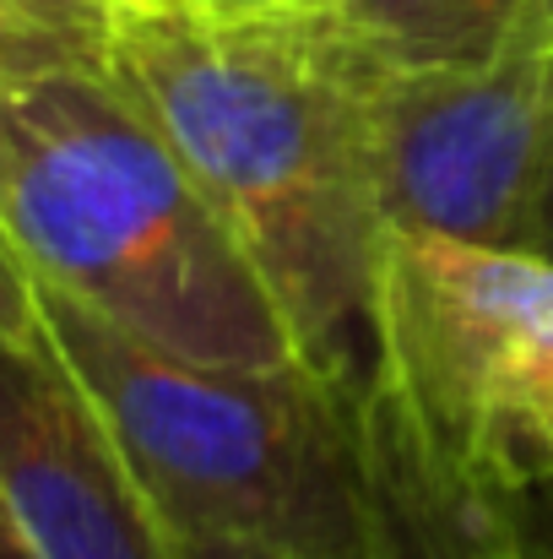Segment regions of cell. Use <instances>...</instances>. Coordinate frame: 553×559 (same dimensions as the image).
I'll use <instances>...</instances> for the list:
<instances>
[{
	"mask_svg": "<svg viewBox=\"0 0 553 559\" xmlns=\"http://www.w3.org/2000/svg\"><path fill=\"white\" fill-rule=\"evenodd\" d=\"M104 66L266 277L299 359L369 391L385 223L364 44L321 5L115 0Z\"/></svg>",
	"mask_w": 553,
	"mask_h": 559,
	"instance_id": "obj_1",
	"label": "cell"
},
{
	"mask_svg": "<svg viewBox=\"0 0 553 559\" xmlns=\"http://www.w3.org/2000/svg\"><path fill=\"white\" fill-rule=\"evenodd\" d=\"M0 239L38 283L190 365H304L266 277L109 66L0 93Z\"/></svg>",
	"mask_w": 553,
	"mask_h": 559,
	"instance_id": "obj_2",
	"label": "cell"
},
{
	"mask_svg": "<svg viewBox=\"0 0 553 559\" xmlns=\"http://www.w3.org/2000/svg\"><path fill=\"white\" fill-rule=\"evenodd\" d=\"M27 288L49 343L104 413L175 538H223L272 559H380L364 391L332 385L310 365H190L33 272Z\"/></svg>",
	"mask_w": 553,
	"mask_h": 559,
	"instance_id": "obj_3",
	"label": "cell"
},
{
	"mask_svg": "<svg viewBox=\"0 0 553 559\" xmlns=\"http://www.w3.org/2000/svg\"><path fill=\"white\" fill-rule=\"evenodd\" d=\"M374 385L467 489H553V261L385 234Z\"/></svg>",
	"mask_w": 553,
	"mask_h": 559,
	"instance_id": "obj_4",
	"label": "cell"
},
{
	"mask_svg": "<svg viewBox=\"0 0 553 559\" xmlns=\"http://www.w3.org/2000/svg\"><path fill=\"white\" fill-rule=\"evenodd\" d=\"M364 115L385 234L532 255L553 44H521L478 66H407L369 49Z\"/></svg>",
	"mask_w": 553,
	"mask_h": 559,
	"instance_id": "obj_5",
	"label": "cell"
},
{
	"mask_svg": "<svg viewBox=\"0 0 553 559\" xmlns=\"http://www.w3.org/2000/svg\"><path fill=\"white\" fill-rule=\"evenodd\" d=\"M0 500L38 559H184L0 239Z\"/></svg>",
	"mask_w": 553,
	"mask_h": 559,
	"instance_id": "obj_6",
	"label": "cell"
},
{
	"mask_svg": "<svg viewBox=\"0 0 553 559\" xmlns=\"http://www.w3.org/2000/svg\"><path fill=\"white\" fill-rule=\"evenodd\" d=\"M364 462L374 495V544L380 559H505L500 506L456 484L401 424L380 385L359 402Z\"/></svg>",
	"mask_w": 553,
	"mask_h": 559,
	"instance_id": "obj_7",
	"label": "cell"
},
{
	"mask_svg": "<svg viewBox=\"0 0 553 559\" xmlns=\"http://www.w3.org/2000/svg\"><path fill=\"white\" fill-rule=\"evenodd\" d=\"M364 49L407 66H478L553 44V0H326Z\"/></svg>",
	"mask_w": 553,
	"mask_h": 559,
	"instance_id": "obj_8",
	"label": "cell"
},
{
	"mask_svg": "<svg viewBox=\"0 0 553 559\" xmlns=\"http://www.w3.org/2000/svg\"><path fill=\"white\" fill-rule=\"evenodd\" d=\"M115 0H0V93L109 60Z\"/></svg>",
	"mask_w": 553,
	"mask_h": 559,
	"instance_id": "obj_9",
	"label": "cell"
},
{
	"mask_svg": "<svg viewBox=\"0 0 553 559\" xmlns=\"http://www.w3.org/2000/svg\"><path fill=\"white\" fill-rule=\"evenodd\" d=\"M494 506H500V527H505V559H553V533L521 500H494Z\"/></svg>",
	"mask_w": 553,
	"mask_h": 559,
	"instance_id": "obj_10",
	"label": "cell"
},
{
	"mask_svg": "<svg viewBox=\"0 0 553 559\" xmlns=\"http://www.w3.org/2000/svg\"><path fill=\"white\" fill-rule=\"evenodd\" d=\"M532 255L553 261V115H549V147H543V180H538V206H532Z\"/></svg>",
	"mask_w": 553,
	"mask_h": 559,
	"instance_id": "obj_11",
	"label": "cell"
},
{
	"mask_svg": "<svg viewBox=\"0 0 553 559\" xmlns=\"http://www.w3.org/2000/svg\"><path fill=\"white\" fill-rule=\"evenodd\" d=\"M184 559H272L261 549H244V544H223V538H180Z\"/></svg>",
	"mask_w": 553,
	"mask_h": 559,
	"instance_id": "obj_12",
	"label": "cell"
},
{
	"mask_svg": "<svg viewBox=\"0 0 553 559\" xmlns=\"http://www.w3.org/2000/svg\"><path fill=\"white\" fill-rule=\"evenodd\" d=\"M0 559H38V549L27 544V533L16 527V516L5 511V500H0Z\"/></svg>",
	"mask_w": 553,
	"mask_h": 559,
	"instance_id": "obj_13",
	"label": "cell"
},
{
	"mask_svg": "<svg viewBox=\"0 0 553 559\" xmlns=\"http://www.w3.org/2000/svg\"><path fill=\"white\" fill-rule=\"evenodd\" d=\"M516 500H521V506H527V511L553 533V489H532V495H516Z\"/></svg>",
	"mask_w": 553,
	"mask_h": 559,
	"instance_id": "obj_14",
	"label": "cell"
},
{
	"mask_svg": "<svg viewBox=\"0 0 553 559\" xmlns=\"http://www.w3.org/2000/svg\"><path fill=\"white\" fill-rule=\"evenodd\" d=\"M223 5H326V0H223Z\"/></svg>",
	"mask_w": 553,
	"mask_h": 559,
	"instance_id": "obj_15",
	"label": "cell"
},
{
	"mask_svg": "<svg viewBox=\"0 0 553 559\" xmlns=\"http://www.w3.org/2000/svg\"><path fill=\"white\" fill-rule=\"evenodd\" d=\"M212 5H223V0H212Z\"/></svg>",
	"mask_w": 553,
	"mask_h": 559,
	"instance_id": "obj_16",
	"label": "cell"
}]
</instances>
